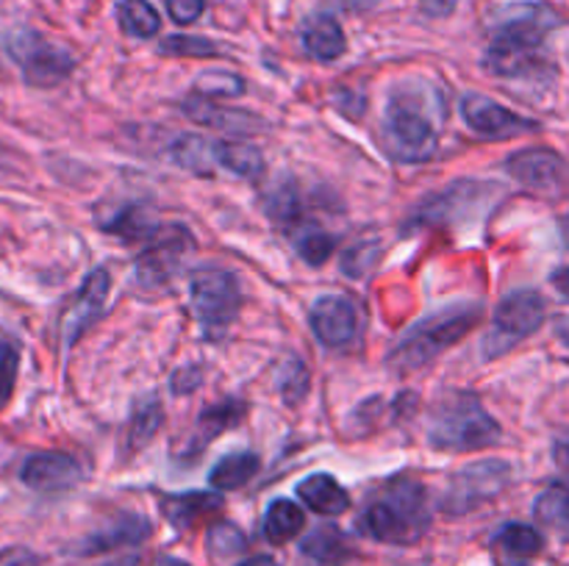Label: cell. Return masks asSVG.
I'll return each instance as SVG.
<instances>
[{
  "mask_svg": "<svg viewBox=\"0 0 569 566\" xmlns=\"http://www.w3.org/2000/svg\"><path fill=\"white\" fill-rule=\"evenodd\" d=\"M459 0H420V9L426 11L428 17H448L450 11L456 9Z\"/></svg>",
  "mask_w": 569,
  "mask_h": 566,
  "instance_id": "ee69618b",
  "label": "cell"
},
{
  "mask_svg": "<svg viewBox=\"0 0 569 566\" xmlns=\"http://www.w3.org/2000/svg\"><path fill=\"white\" fill-rule=\"evenodd\" d=\"M300 549H303L309 558H315L317 564L326 566L342 564L350 555L348 538H345V533L337 530L333 525H320L317 530H311L309 536L303 538V544H300Z\"/></svg>",
  "mask_w": 569,
  "mask_h": 566,
  "instance_id": "484cf974",
  "label": "cell"
},
{
  "mask_svg": "<svg viewBox=\"0 0 569 566\" xmlns=\"http://www.w3.org/2000/svg\"><path fill=\"white\" fill-rule=\"evenodd\" d=\"M483 320V309L478 303H453L433 314L422 316L420 322L403 333L389 353L387 364L395 375H411L431 364L433 358L453 347L467 336L478 322Z\"/></svg>",
  "mask_w": 569,
  "mask_h": 566,
  "instance_id": "3957f363",
  "label": "cell"
},
{
  "mask_svg": "<svg viewBox=\"0 0 569 566\" xmlns=\"http://www.w3.org/2000/svg\"><path fill=\"white\" fill-rule=\"evenodd\" d=\"M22 483L33 492L59 494L70 492L81 483L83 469L72 455L67 453H33L28 455L20 469Z\"/></svg>",
  "mask_w": 569,
  "mask_h": 566,
  "instance_id": "2e32d148",
  "label": "cell"
},
{
  "mask_svg": "<svg viewBox=\"0 0 569 566\" xmlns=\"http://www.w3.org/2000/svg\"><path fill=\"white\" fill-rule=\"evenodd\" d=\"M103 566H139V555H126V558L109 560V564H103Z\"/></svg>",
  "mask_w": 569,
  "mask_h": 566,
  "instance_id": "681fc988",
  "label": "cell"
},
{
  "mask_svg": "<svg viewBox=\"0 0 569 566\" xmlns=\"http://www.w3.org/2000/svg\"><path fill=\"white\" fill-rule=\"evenodd\" d=\"M111 292V277L106 270H92L83 277V286L78 289V294L72 297L70 309L61 316V338H64V347L76 344L81 338V333L103 314L106 297Z\"/></svg>",
  "mask_w": 569,
  "mask_h": 566,
  "instance_id": "9a60e30c",
  "label": "cell"
},
{
  "mask_svg": "<svg viewBox=\"0 0 569 566\" xmlns=\"http://www.w3.org/2000/svg\"><path fill=\"white\" fill-rule=\"evenodd\" d=\"M222 508V492H189V494H172L164 497L161 511H164L167 522L176 525L178 530H189L198 522L209 519L211 514Z\"/></svg>",
  "mask_w": 569,
  "mask_h": 566,
  "instance_id": "d6986e66",
  "label": "cell"
},
{
  "mask_svg": "<svg viewBox=\"0 0 569 566\" xmlns=\"http://www.w3.org/2000/svg\"><path fill=\"white\" fill-rule=\"evenodd\" d=\"M172 161L194 175H209L217 164V142L214 139L198 137V133H183L172 144Z\"/></svg>",
  "mask_w": 569,
  "mask_h": 566,
  "instance_id": "cb8c5ba5",
  "label": "cell"
},
{
  "mask_svg": "<svg viewBox=\"0 0 569 566\" xmlns=\"http://www.w3.org/2000/svg\"><path fill=\"white\" fill-rule=\"evenodd\" d=\"M553 333L561 344L569 350V314H561L559 320L553 322Z\"/></svg>",
  "mask_w": 569,
  "mask_h": 566,
  "instance_id": "7dc6e473",
  "label": "cell"
},
{
  "mask_svg": "<svg viewBox=\"0 0 569 566\" xmlns=\"http://www.w3.org/2000/svg\"><path fill=\"white\" fill-rule=\"evenodd\" d=\"M0 566H39V555L26 547H9L0 553Z\"/></svg>",
  "mask_w": 569,
  "mask_h": 566,
  "instance_id": "b9f144b4",
  "label": "cell"
},
{
  "mask_svg": "<svg viewBox=\"0 0 569 566\" xmlns=\"http://www.w3.org/2000/svg\"><path fill=\"white\" fill-rule=\"evenodd\" d=\"M189 300L200 327L209 338H220L239 316V281L220 266H200L189 281Z\"/></svg>",
  "mask_w": 569,
  "mask_h": 566,
  "instance_id": "8992f818",
  "label": "cell"
},
{
  "mask_svg": "<svg viewBox=\"0 0 569 566\" xmlns=\"http://www.w3.org/2000/svg\"><path fill=\"white\" fill-rule=\"evenodd\" d=\"M237 566H281V564H278L276 558H270V555H253V558L242 560V564Z\"/></svg>",
  "mask_w": 569,
  "mask_h": 566,
  "instance_id": "c3c4849f",
  "label": "cell"
},
{
  "mask_svg": "<svg viewBox=\"0 0 569 566\" xmlns=\"http://www.w3.org/2000/svg\"><path fill=\"white\" fill-rule=\"evenodd\" d=\"M117 20H120L122 31L137 39L156 37L161 28L159 11L148 0H120V6H117Z\"/></svg>",
  "mask_w": 569,
  "mask_h": 566,
  "instance_id": "f1b7e54d",
  "label": "cell"
},
{
  "mask_svg": "<svg viewBox=\"0 0 569 566\" xmlns=\"http://www.w3.org/2000/svg\"><path fill=\"white\" fill-rule=\"evenodd\" d=\"M244 549H248V538H244V533L233 522H214L209 533H206V553H209L214 564L237 558Z\"/></svg>",
  "mask_w": 569,
  "mask_h": 566,
  "instance_id": "1f68e13d",
  "label": "cell"
},
{
  "mask_svg": "<svg viewBox=\"0 0 569 566\" xmlns=\"http://www.w3.org/2000/svg\"><path fill=\"white\" fill-rule=\"evenodd\" d=\"M206 9V0H170V17L178 26H189L198 20Z\"/></svg>",
  "mask_w": 569,
  "mask_h": 566,
  "instance_id": "60d3db41",
  "label": "cell"
},
{
  "mask_svg": "<svg viewBox=\"0 0 569 566\" xmlns=\"http://www.w3.org/2000/svg\"><path fill=\"white\" fill-rule=\"evenodd\" d=\"M556 461H559V466L567 472V477H569V431L559 438V442H556Z\"/></svg>",
  "mask_w": 569,
  "mask_h": 566,
  "instance_id": "bcb514c9",
  "label": "cell"
},
{
  "mask_svg": "<svg viewBox=\"0 0 569 566\" xmlns=\"http://www.w3.org/2000/svg\"><path fill=\"white\" fill-rule=\"evenodd\" d=\"M303 48L311 59L333 61L348 50V39L331 14H315L303 26Z\"/></svg>",
  "mask_w": 569,
  "mask_h": 566,
  "instance_id": "44dd1931",
  "label": "cell"
},
{
  "mask_svg": "<svg viewBox=\"0 0 569 566\" xmlns=\"http://www.w3.org/2000/svg\"><path fill=\"white\" fill-rule=\"evenodd\" d=\"M378 259H381V247H378L376 239H367V242L353 244V247H350L342 259L345 275L365 277L367 272L378 264Z\"/></svg>",
  "mask_w": 569,
  "mask_h": 566,
  "instance_id": "f35d334b",
  "label": "cell"
},
{
  "mask_svg": "<svg viewBox=\"0 0 569 566\" xmlns=\"http://www.w3.org/2000/svg\"><path fill=\"white\" fill-rule=\"evenodd\" d=\"M6 48H9L11 59L17 61V67L22 70V78L31 87H56L76 67V59L64 48L48 42V39L33 31L11 33Z\"/></svg>",
  "mask_w": 569,
  "mask_h": 566,
  "instance_id": "9c48e42d",
  "label": "cell"
},
{
  "mask_svg": "<svg viewBox=\"0 0 569 566\" xmlns=\"http://www.w3.org/2000/svg\"><path fill=\"white\" fill-rule=\"evenodd\" d=\"M506 170L520 186L542 194V198H561L569 192V164L565 155L548 148H528L509 155Z\"/></svg>",
  "mask_w": 569,
  "mask_h": 566,
  "instance_id": "8fae6325",
  "label": "cell"
},
{
  "mask_svg": "<svg viewBox=\"0 0 569 566\" xmlns=\"http://www.w3.org/2000/svg\"><path fill=\"white\" fill-rule=\"evenodd\" d=\"M431 527L428 494L415 481H395L361 514V530L383 544H417Z\"/></svg>",
  "mask_w": 569,
  "mask_h": 566,
  "instance_id": "5b68a950",
  "label": "cell"
},
{
  "mask_svg": "<svg viewBox=\"0 0 569 566\" xmlns=\"http://www.w3.org/2000/svg\"><path fill=\"white\" fill-rule=\"evenodd\" d=\"M545 316H548V303H545L542 294L533 292V289L511 292L495 309L492 325L483 336V355L500 358L509 350H515L517 344L526 342L528 336H533L542 327Z\"/></svg>",
  "mask_w": 569,
  "mask_h": 566,
  "instance_id": "52a82bcc",
  "label": "cell"
},
{
  "mask_svg": "<svg viewBox=\"0 0 569 566\" xmlns=\"http://www.w3.org/2000/svg\"><path fill=\"white\" fill-rule=\"evenodd\" d=\"M556 26L559 20L542 3H515L503 9L483 55L487 72L498 78L539 75V70L548 64L542 53L545 39Z\"/></svg>",
  "mask_w": 569,
  "mask_h": 566,
  "instance_id": "6da1fadb",
  "label": "cell"
},
{
  "mask_svg": "<svg viewBox=\"0 0 569 566\" xmlns=\"http://www.w3.org/2000/svg\"><path fill=\"white\" fill-rule=\"evenodd\" d=\"M503 189L492 181H459L453 186L442 189L433 198L417 209L411 216L415 225H450V222H465L470 216L489 211V198H498Z\"/></svg>",
  "mask_w": 569,
  "mask_h": 566,
  "instance_id": "ba28073f",
  "label": "cell"
},
{
  "mask_svg": "<svg viewBox=\"0 0 569 566\" xmlns=\"http://www.w3.org/2000/svg\"><path fill=\"white\" fill-rule=\"evenodd\" d=\"M309 370L303 366V361L300 358H287L283 361L281 372H278V388H281V397L287 400L289 405H298L300 400L306 397V392H309Z\"/></svg>",
  "mask_w": 569,
  "mask_h": 566,
  "instance_id": "74e56055",
  "label": "cell"
},
{
  "mask_svg": "<svg viewBox=\"0 0 569 566\" xmlns=\"http://www.w3.org/2000/svg\"><path fill=\"white\" fill-rule=\"evenodd\" d=\"M533 514H537V519L548 530H553L556 536L569 542V477L567 481L553 483V486H548L539 494L537 505H533Z\"/></svg>",
  "mask_w": 569,
  "mask_h": 566,
  "instance_id": "603a6c76",
  "label": "cell"
},
{
  "mask_svg": "<svg viewBox=\"0 0 569 566\" xmlns=\"http://www.w3.org/2000/svg\"><path fill=\"white\" fill-rule=\"evenodd\" d=\"M153 566H192V564H187V560H181V558H170V555H164V558L156 560Z\"/></svg>",
  "mask_w": 569,
  "mask_h": 566,
  "instance_id": "f907efd6",
  "label": "cell"
},
{
  "mask_svg": "<svg viewBox=\"0 0 569 566\" xmlns=\"http://www.w3.org/2000/svg\"><path fill=\"white\" fill-rule=\"evenodd\" d=\"M150 522L139 514H122L117 519H111L109 525L100 527V530L89 533L87 538L78 542V547L72 553L78 555H100L109 553V549L120 547H133V544H142L150 536Z\"/></svg>",
  "mask_w": 569,
  "mask_h": 566,
  "instance_id": "e0dca14e",
  "label": "cell"
},
{
  "mask_svg": "<svg viewBox=\"0 0 569 566\" xmlns=\"http://www.w3.org/2000/svg\"><path fill=\"white\" fill-rule=\"evenodd\" d=\"M181 109L183 114H187L192 122H198V125L220 128V131H228V133H256L264 128V122H261L256 114H250V111L217 105L214 100L203 98V94H198V98H187L181 103Z\"/></svg>",
  "mask_w": 569,
  "mask_h": 566,
  "instance_id": "ac0fdd59",
  "label": "cell"
},
{
  "mask_svg": "<svg viewBox=\"0 0 569 566\" xmlns=\"http://www.w3.org/2000/svg\"><path fill=\"white\" fill-rule=\"evenodd\" d=\"M426 433L437 449L472 453L498 444L503 431L472 392H445L428 411Z\"/></svg>",
  "mask_w": 569,
  "mask_h": 566,
  "instance_id": "277c9868",
  "label": "cell"
},
{
  "mask_svg": "<svg viewBox=\"0 0 569 566\" xmlns=\"http://www.w3.org/2000/svg\"><path fill=\"white\" fill-rule=\"evenodd\" d=\"M192 250V236L183 228H161L148 247L139 253L133 277L144 289H161L181 272L183 259Z\"/></svg>",
  "mask_w": 569,
  "mask_h": 566,
  "instance_id": "30bf717a",
  "label": "cell"
},
{
  "mask_svg": "<svg viewBox=\"0 0 569 566\" xmlns=\"http://www.w3.org/2000/svg\"><path fill=\"white\" fill-rule=\"evenodd\" d=\"M244 416V405L237 403V400H228L222 405H211L200 414L198 420V433H200V442L209 444L217 433H226L231 427H237Z\"/></svg>",
  "mask_w": 569,
  "mask_h": 566,
  "instance_id": "e575fe53",
  "label": "cell"
},
{
  "mask_svg": "<svg viewBox=\"0 0 569 566\" xmlns=\"http://www.w3.org/2000/svg\"><path fill=\"white\" fill-rule=\"evenodd\" d=\"M17 372H20V353L14 344L0 342V411L9 405L11 394H14Z\"/></svg>",
  "mask_w": 569,
  "mask_h": 566,
  "instance_id": "ab89813d",
  "label": "cell"
},
{
  "mask_svg": "<svg viewBox=\"0 0 569 566\" xmlns=\"http://www.w3.org/2000/svg\"><path fill=\"white\" fill-rule=\"evenodd\" d=\"M306 527V514L298 503L292 499H272L267 505L264 522H261V533L270 544H287L295 536H300Z\"/></svg>",
  "mask_w": 569,
  "mask_h": 566,
  "instance_id": "7402d4cb",
  "label": "cell"
},
{
  "mask_svg": "<svg viewBox=\"0 0 569 566\" xmlns=\"http://www.w3.org/2000/svg\"><path fill=\"white\" fill-rule=\"evenodd\" d=\"M198 383H200V370H181V372H176V375H172V388H176V392H181V394L192 392Z\"/></svg>",
  "mask_w": 569,
  "mask_h": 566,
  "instance_id": "7bdbcfd3",
  "label": "cell"
},
{
  "mask_svg": "<svg viewBox=\"0 0 569 566\" xmlns=\"http://www.w3.org/2000/svg\"><path fill=\"white\" fill-rule=\"evenodd\" d=\"M550 281H553L556 292H559L561 297L569 300V264L567 266H559V270L553 272V277H550Z\"/></svg>",
  "mask_w": 569,
  "mask_h": 566,
  "instance_id": "f6af8a7d",
  "label": "cell"
},
{
  "mask_svg": "<svg viewBox=\"0 0 569 566\" xmlns=\"http://www.w3.org/2000/svg\"><path fill=\"white\" fill-rule=\"evenodd\" d=\"M509 477H511L509 464H503L500 458L465 466V469L456 472L453 481H450V492L448 497H445V508L453 511V514L476 508L478 503L492 499L495 494L503 492Z\"/></svg>",
  "mask_w": 569,
  "mask_h": 566,
  "instance_id": "7c38bea8",
  "label": "cell"
},
{
  "mask_svg": "<svg viewBox=\"0 0 569 566\" xmlns=\"http://www.w3.org/2000/svg\"><path fill=\"white\" fill-rule=\"evenodd\" d=\"M217 164L242 178H259L264 172L261 153L244 142H217Z\"/></svg>",
  "mask_w": 569,
  "mask_h": 566,
  "instance_id": "f546056e",
  "label": "cell"
},
{
  "mask_svg": "<svg viewBox=\"0 0 569 566\" xmlns=\"http://www.w3.org/2000/svg\"><path fill=\"white\" fill-rule=\"evenodd\" d=\"M561 236H565V244L569 247V211L565 214V220H561Z\"/></svg>",
  "mask_w": 569,
  "mask_h": 566,
  "instance_id": "816d5d0a",
  "label": "cell"
},
{
  "mask_svg": "<svg viewBox=\"0 0 569 566\" xmlns=\"http://www.w3.org/2000/svg\"><path fill=\"white\" fill-rule=\"evenodd\" d=\"M422 94H426L422 83L398 89L383 111L378 142L383 153L400 164H420L431 159L439 148V128L433 117L437 111Z\"/></svg>",
  "mask_w": 569,
  "mask_h": 566,
  "instance_id": "7a4b0ae2",
  "label": "cell"
},
{
  "mask_svg": "<svg viewBox=\"0 0 569 566\" xmlns=\"http://www.w3.org/2000/svg\"><path fill=\"white\" fill-rule=\"evenodd\" d=\"M264 211L270 214L272 222L283 228H295L300 222V194L292 181H278L276 186L267 192Z\"/></svg>",
  "mask_w": 569,
  "mask_h": 566,
  "instance_id": "d6a6232c",
  "label": "cell"
},
{
  "mask_svg": "<svg viewBox=\"0 0 569 566\" xmlns=\"http://www.w3.org/2000/svg\"><path fill=\"white\" fill-rule=\"evenodd\" d=\"M292 242L295 250L300 253V259L311 266L326 264L328 255L333 250V236L328 231H322L317 222H298L292 228Z\"/></svg>",
  "mask_w": 569,
  "mask_h": 566,
  "instance_id": "83f0119b",
  "label": "cell"
},
{
  "mask_svg": "<svg viewBox=\"0 0 569 566\" xmlns=\"http://www.w3.org/2000/svg\"><path fill=\"white\" fill-rule=\"evenodd\" d=\"M103 228L114 233V236H122L126 242H133V239H153L161 231L153 214L148 209H142V205H128L120 214L111 216Z\"/></svg>",
  "mask_w": 569,
  "mask_h": 566,
  "instance_id": "4dcf8cb0",
  "label": "cell"
},
{
  "mask_svg": "<svg viewBox=\"0 0 569 566\" xmlns=\"http://www.w3.org/2000/svg\"><path fill=\"white\" fill-rule=\"evenodd\" d=\"M298 497L303 499V505H309V511L320 516H339L350 508V494L345 492L337 477L326 475V472L303 477L298 483Z\"/></svg>",
  "mask_w": 569,
  "mask_h": 566,
  "instance_id": "ffe728a7",
  "label": "cell"
},
{
  "mask_svg": "<svg viewBox=\"0 0 569 566\" xmlns=\"http://www.w3.org/2000/svg\"><path fill=\"white\" fill-rule=\"evenodd\" d=\"M161 425H164V408H161L159 397L139 400L131 411V425H128V447H131V453L148 447L150 438L159 433Z\"/></svg>",
  "mask_w": 569,
  "mask_h": 566,
  "instance_id": "4316f807",
  "label": "cell"
},
{
  "mask_svg": "<svg viewBox=\"0 0 569 566\" xmlns=\"http://www.w3.org/2000/svg\"><path fill=\"white\" fill-rule=\"evenodd\" d=\"M311 331L326 347H348L359 333V311L345 294H322L311 305Z\"/></svg>",
  "mask_w": 569,
  "mask_h": 566,
  "instance_id": "5bb4252c",
  "label": "cell"
},
{
  "mask_svg": "<svg viewBox=\"0 0 569 566\" xmlns=\"http://www.w3.org/2000/svg\"><path fill=\"white\" fill-rule=\"evenodd\" d=\"M159 50L164 55H181V59H209L220 53V44H214L206 37H187V33H172L161 39Z\"/></svg>",
  "mask_w": 569,
  "mask_h": 566,
  "instance_id": "8d00e7d4",
  "label": "cell"
},
{
  "mask_svg": "<svg viewBox=\"0 0 569 566\" xmlns=\"http://www.w3.org/2000/svg\"><path fill=\"white\" fill-rule=\"evenodd\" d=\"M498 544L515 558H533L545 549L542 533L531 525H522V522L503 525V530L498 533Z\"/></svg>",
  "mask_w": 569,
  "mask_h": 566,
  "instance_id": "836d02e7",
  "label": "cell"
},
{
  "mask_svg": "<svg viewBox=\"0 0 569 566\" xmlns=\"http://www.w3.org/2000/svg\"><path fill=\"white\" fill-rule=\"evenodd\" d=\"M461 117L470 125V131H476L483 139H515L537 131V122L506 109L487 94H467L461 100Z\"/></svg>",
  "mask_w": 569,
  "mask_h": 566,
  "instance_id": "4fadbf2b",
  "label": "cell"
},
{
  "mask_svg": "<svg viewBox=\"0 0 569 566\" xmlns=\"http://www.w3.org/2000/svg\"><path fill=\"white\" fill-rule=\"evenodd\" d=\"M194 92L209 100L239 98V94H244V81L228 70H206L194 81Z\"/></svg>",
  "mask_w": 569,
  "mask_h": 566,
  "instance_id": "d590c367",
  "label": "cell"
},
{
  "mask_svg": "<svg viewBox=\"0 0 569 566\" xmlns=\"http://www.w3.org/2000/svg\"><path fill=\"white\" fill-rule=\"evenodd\" d=\"M259 455L256 453H233L226 455L220 464L211 469L209 483L214 492H233V488H242L244 483L253 481L259 475Z\"/></svg>",
  "mask_w": 569,
  "mask_h": 566,
  "instance_id": "d4e9b609",
  "label": "cell"
}]
</instances>
